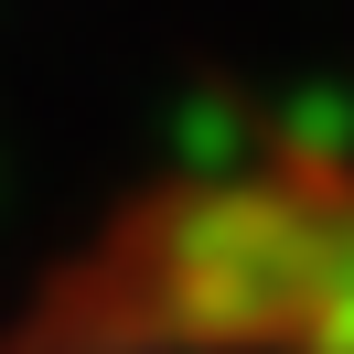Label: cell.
<instances>
[{
  "label": "cell",
  "instance_id": "6da1fadb",
  "mask_svg": "<svg viewBox=\"0 0 354 354\" xmlns=\"http://www.w3.org/2000/svg\"><path fill=\"white\" fill-rule=\"evenodd\" d=\"M75 311V354H354V151L290 140L151 204Z\"/></svg>",
  "mask_w": 354,
  "mask_h": 354
}]
</instances>
